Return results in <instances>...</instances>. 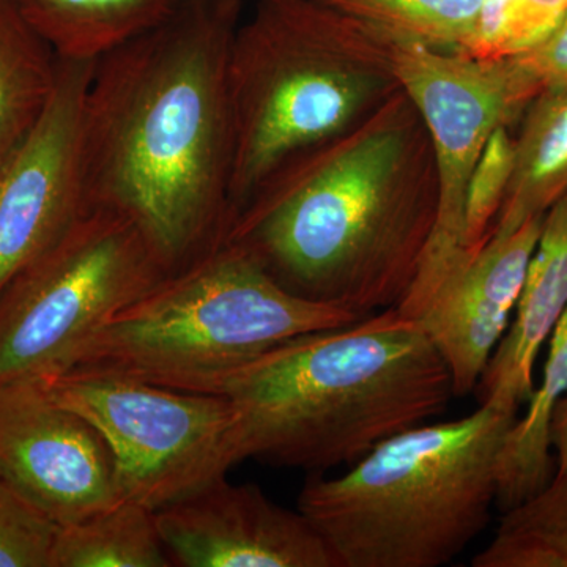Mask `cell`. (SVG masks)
<instances>
[{
  "label": "cell",
  "mask_w": 567,
  "mask_h": 567,
  "mask_svg": "<svg viewBox=\"0 0 567 567\" xmlns=\"http://www.w3.org/2000/svg\"><path fill=\"white\" fill-rule=\"evenodd\" d=\"M513 164V128L499 126L488 137L466 188L464 215L466 259H472L491 238L496 216L505 200Z\"/></svg>",
  "instance_id": "23"
},
{
  "label": "cell",
  "mask_w": 567,
  "mask_h": 567,
  "mask_svg": "<svg viewBox=\"0 0 567 567\" xmlns=\"http://www.w3.org/2000/svg\"><path fill=\"white\" fill-rule=\"evenodd\" d=\"M41 383L103 436L123 498L153 513L223 480L244 462L237 413L221 395L71 372Z\"/></svg>",
  "instance_id": "8"
},
{
  "label": "cell",
  "mask_w": 567,
  "mask_h": 567,
  "mask_svg": "<svg viewBox=\"0 0 567 567\" xmlns=\"http://www.w3.org/2000/svg\"><path fill=\"white\" fill-rule=\"evenodd\" d=\"M518 413L472 415L391 436L344 475H312L298 495L339 567H440L492 517L498 462Z\"/></svg>",
  "instance_id": "4"
},
{
  "label": "cell",
  "mask_w": 567,
  "mask_h": 567,
  "mask_svg": "<svg viewBox=\"0 0 567 567\" xmlns=\"http://www.w3.org/2000/svg\"><path fill=\"white\" fill-rule=\"evenodd\" d=\"M166 276L130 219L85 212L0 290V383L63 374L93 331Z\"/></svg>",
  "instance_id": "7"
},
{
  "label": "cell",
  "mask_w": 567,
  "mask_h": 567,
  "mask_svg": "<svg viewBox=\"0 0 567 567\" xmlns=\"http://www.w3.org/2000/svg\"><path fill=\"white\" fill-rule=\"evenodd\" d=\"M436 204L434 144L402 89L357 128L270 175L224 244L290 293L365 319L412 289Z\"/></svg>",
  "instance_id": "2"
},
{
  "label": "cell",
  "mask_w": 567,
  "mask_h": 567,
  "mask_svg": "<svg viewBox=\"0 0 567 567\" xmlns=\"http://www.w3.org/2000/svg\"><path fill=\"white\" fill-rule=\"evenodd\" d=\"M58 70V55L13 0H0V156L39 121Z\"/></svg>",
  "instance_id": "19"
},
{
  "label": "cell",
  "mask_w": 567,
  "mask_h": 567,
  "mask_svg": "<svg viewBox=\"0 0 567 567\" xmlns=\"http://www.w3.org/2000/svg\"><path fill=\"white\" fill-rule=\"evenodd\" d=\"M475 567H567V476H554L532 498L502 513Z\"/></svg>",
  "instance_id": "21"
},
{
  "label": "cell",
  "mask_w": 567,
  "mask_h": 567,
  "mask_svg": "<svg viewBox=\"0 0 567 567\" xmlns=\"http://www.w3.org/2000/svg\"><path fill=\"white\" fill-rule=\"evenodd\" d=\"M401 91L390 44L344 11L257 0L229 52L233 223L284 164L357 128Z\"/></svg>",
  "instance_id": "5"
},
{
  "label": "cell",
  "mask_w": 567,
  "mask_h": 567,
  "mask_svg": "<svg viewBox=\"0 0 567 567\" xmlns=\"http://www.w3.org/2000/svg\"><path fill=\"white\" fill-rule=\"evenodd\" d=\"M244 0H185L93 62L82 118L85 210L130 219L167 275L233 224L229 52Z\"/></svg>",
  "instance_id": "1"
},
{
  "label": "cell",
  "mask_w": 567,
  "mask_h": 567,
  "mask_svg": "<svg viewBox=\"0 0 567 567\" xmlns=\"http://www.w3.org/2000/svg\"><path fill=\"white\" fill-rule=\"evenodd\" d=\"M514 134V164L491 237L516 233L567 192V85L528 104Z\"/></svg>",
  "instance_id": "15"
},
{
  "label": "cell",
  "mask_w": 567,
  "mask_h": 567,
  "mask_svg": "<svg viewBox=\"0 0 567 567\" xmlns=\"http://www.w3.org/2000/svg\"><path fill=\"white\" fill-rule=\"evenodd\" d=\"M550 443L555 458L554 476H567V394L559 399L551 413Z\"/></svg>",
  "instance_id": "26"
},
{
  "label": "cell",
  "mask_w": 567,
  "mask_h": 567,
  "mask_svg": "<svg viewBox=\"0 0 567 567\" xmlns=\"http://www.w3.org/2000/svg\"><path fill=\"white\" fill-rule=\"evenodd\" d=\"M344 11L391 48L462 54L484 0H322Z\"/></svg>",
  "instance_id": "20"
},
{
  "label": "cell",
  "mask_w": 567,
  "mask_h": 567,
  "mask_svg": "<svg viewBox=\"0 0 567 567\" xmlns=\"http://www.w3.org/2000/svg\"><path fill=\"white\" fill-rule=\"evenodd\" d=\"M566 308L567 192L544 213L516 317L477 382L480 405L518 413L527 404L536 386L537 357Z\"/></svg>",
  "instance_id": "14"
},
{
  "label": "cell",
  "mask_w": 567,
  "mask_h": 567,
  "mask_svg": "<svg viewBox=\"0 0 567 567\" xmlns=\"http://www.w3.org/2000/svg\"><path fill=\"white\" fill-rule=\"evenodd\" d=\"M0 480L59 527L123 498L103 436L37 379L0 383Z\"/></svg>",
  "instance_id": "11"
},
{
  "label": "cell",
  "mask_w": 567,
  "mask_h": 567,
  "mask_svg": "<svg viewBox=\"0 0 567 567\" xmlns=\"http://www.w3.org/2000/svg\"><path fill=\"white\" fill-rule=\"evenodd\" d=\"M567 0H484L475 33L462 54L502 61L539 43L561 20Z\"/></svg>",
  "instance_id": "22"
},
{
  "label": "cell",
  "mask_w": 567,
  "mask_h": 567,
  "mask_svg": "<svg viewBox=\"0 0 567 567\" xmlns=\"http://www.w3.org/2000/svg\"><path fill=\"white\" fill-rule=\"evenodd\" d=\"M155 516L174 565L339 567L305 514L278 505L256 484L223 477Z\"/></svg>",
  "instance_id": "12"
},
{
  "label": "cell",
  "mask_w": 567,
  "mask_h": 567,
  "mask_svg": "<svg viewBox=\"0 0 567 567\" xmlns=\"http://www.w3.org/2000/svg\"><path fill=\"white\" fill-rule=\"evenodd\" d=\"M62 61H96L163 24L185 0H13Z\"/></svg>",
  "instance_id": "16"
},
{
  "label": "cell",
  "mask_w": 567,
  "mask_h": 567,
  "mask_svg": "<svg viewBox=\"0 0 567 567\" xmlns=\"http://www.w3.org/2000/svg\"><path fill=\"white\" fill-rule=\"evenodd\" d=\"M59 525L0 480V567H51Z\"/></svg>",
  "instance_id": "24"
},
{
  "label": "cell",
  "mask_w": 567,
  "mask_h": 567,
  "mask_svg": "<svg viewBox=\"0 0 567 567\" xmlns=\"http://www.w3.org/2000/svg\"><path fill=\"white\" fill-rule=\"evenodd\" d=\"M181 390L226 398L241 458L323 472L429 423L454 398L445 361L395 308L298 336Z\"/></svg>",
  "instance_id": "3"
},
{
  "label": "cell",
  "mask_w": 567,
  "mask_h": 567,
  "mask_svg": "<svg viewBox=\"0 0 567 567\" xmlns=\"http://www.w3.org/2000/svg\"><path fill=\"white\" fill-rule=\"evenodd\" d=\"M358 320L346 309L290 293L248 252L224 244L115 312L78 347L63 374L181 390L298 336Z\"/></svg>",
  "instance_id": "6"
},
{
  "label": "cell",
  "mask_w": 567,
  "mask_h": 567,
  "mask_svg": "<svg viewBox=\"0 0 567 567\" xmlns=\"http://www.w3.org/2000/svg\"><path fill=\"white\" fill-rule=\"evenodd\" d=\"M540 92L567 85V10L554 29L529 50L513 55Z\"/></svg>",
  "instance_id": "25"
},
{
  "label": "cell",
  "mask_w": 567,
  "mask_h": 567,
  "mask_svg": "<svg viewBox=\"0 0 567 567\" xmlns=\"http://www.w3.org/2000/svg\"><path fill=\"white\" fill-rule=\"evenodd\" d=\"M543 380L507 432L498 462L496 506L502 513L532 498L555 475L550 420L555 405L567 394V308L548 338Z\"/></svg>",
  "instance_id": "17"
},
{
  "label": "cell",
  "mask_w": 567,
  "mask_h": 567,
  "mask_svg": "<svg viewBox=\"0 0 567 567\" xmlns=\"http://www.w3.org/2000/svg\"><path fill=\"white\" fill-rule=\"evenodd\" d=\"M93 62L59 59L39 121L0 156V290L87 212L82 118Z\"/></svg>",
  "instance_id": "10"
},
{
  "label": "cell",
  "mask_w": 567,
  "mask_h": 567,
  "mask_svg": "<svg viewBox=\"0 0 567 567\" xmlns=\"http://www.w3.org/2000/svg\"><path fill=\"white\" fill-rule=\"evenodd\" d=\"M395 73L423 115L435 153L439 204L434 233L412 289L395 306L416 320L436 289L466 262V188L488 137L516 126L539 95L513 58L476 61L425 48H391Z\"/></svg>",
  "instance_id": "9"
},
{
  "label": "cell",
  "mask_w": 567,
  "mask_h": 567,
  "mask_svg": "<svg viewBox=\"0 0 567 567\" xmlns=\"http://www.w3.org/2000/svg\"><path fill=\"white\" fill-rule=\"evenodd\" d=\"M544 216L491 237L436 289L415 322L445 361L454 398L476 390L516 311Z\"/></svg>",
  "instance_id": "13"
},
{
  "label": "cell",
  "mask_w": 567,
  "mask_h": 567,
  "mask_svg": "<svg viewBox=\"0 0 567 567\" xmlns=\"http://www.w3.org/2000/svg\"><path fill=\"white\" fill-rule=\"evenodd\" d=\"M169 566L155 513L126 498L59 527L51 551V567Z\"/></svg>",
  "instance_id": "18"
}]
</instances>
